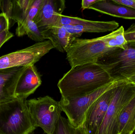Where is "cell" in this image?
I'll return each mask as SVG.
<instances>
[{
  "label": "cell",
  "instance_id": "cell-1",
  "mask_svg": "<svg viewBox=\"0 0 135 134\" xmlns=\"http://www.w3.org/2000/svg\"><path fill=\"white\" fill-rule=\"evenodd\" d=\"M106 70L97 63L79 65L70 69L58 83L62 98H74L92 93L113 81Z\"/></svg>",
  "mask_w": 135,
  "mask_h": 134
},
{
  "label": "cell",
  "instance_id": "cell-2",
  "mask_svg": "<svg viewBox=\"0 0 135 134\" xmlns=\"http://www.w3.org/2000/svg\"><path fill=\"white\" fill-rule=\"evenodd\" d=\"M26 101L16 98L0 104V134H33L37 127Z\"/></svg>",
  "mask_w": 135,
  "mask_h": 134
},
{
  "label": "cell",
  "instance_id": "cell-3",
  "mask_svg": "<svg viewBox=\"0 0 135 134\" xmlns=\"http://www.w3.org/2000/svg\"><path fill=\"white\" fill-rule=\"evenodd\" d=\"M96 63L103 67L113 80L135 76V42H127L125 49L115 48L102 56Z\"/></svg>",
  "mask_w": 135,
  "mask_h": 134
},
{
  "label": "cell",
  "instance_id": "cell-4",
  "mask_svg": "<svg viewBox=\"0 0 135 134\" xmlns=\"http://www.w3.org/2000/svg\"><path fill=\"white\" fill-rule=\"evenodd\" d=\"M135 96V83L128 79L116 87L102 124L96 134H119L120 115Z\"/></svg>",
  "mask_w": 135,
  "mask_h": 134
},
{
  "label": "cell",
  "instance_id": "cell-5",
  "mask_svg": "<svg viewBox=\"0 0 135 134\" xmlns=\"http://www.w3.org/2000/svg\"><path fill=\"white\" fill-rule=\"evenodd\" d=\"M127 79H116L110 82L92 93L74 98H61L59 101L62 111L65 113L71 124L75 127H81L85 115L91 105L109 90L123 83Z\"/></svg>",
  "mask_w": 135,
  "mask_h": 134
},
{
  "label": "cell",
  "instance_id": "cell-6",
  "mask_svg": "<svg viewBox=\"0 0 135 134\" xmlns=\"http://www.w3.org/2000/svg\"><path fill=\"white\" fill-rule=\"evenodd\" d=\"M26 102L36 127L42 128L46 134H53L62 111L59 101L46 96Z\"/></svg>",
  "mask_w": 135,
  "mask_h": 134
},
{
  "label": "cell",
  "instance_id": "cell-7",
  "mask_svg": "<svg viewBox=\"0 0 135 134\" xmlns=\"http://www.w3.org/2000/svg\"><path fill=\"white\" fill-rule=\"evenodd\" d=\"M113 49L108 47L100 37L92 39L76 37L66 51V59L71 68L95 63L102 56Z\"/></svg>",
  "mask_w": 135,
  "mask_h": 134
},
{
  "label": "cell",
  "instance_id": "cell-8",
  "mask_svg": "<svg viewBox=\"0 0 135 134\" xmlns=\"http://www.w3.org/2000/svg\"><path fill=\"white\" fill-rule=\"evenodd\" d=\"M54 48L52 42L47 40L4 55L0 57V69L34 65Z\"/></svg>",
  "mask_w": 135,
  "mask_h": 134
},
{
  "label": "cell",
  "instance_id": "cell-9",
  "mask_svg": "<svg viewBox=\"0 0 135 134\" xmlns=\"http://www.w3.org/2000/svg\"><path fill=\"white\" fill-rule=\"evenodd\" d=\"M55 26H62L77 37L84 33H104L113 31L119 26L116 21H94L61 15Z\"/></svg>",
  "mask_w": 135,
  "mask_h": 134
},
{
  "label": "cell",
  "instance_id": "cell-10",
  "mask_svg": "<svg viewBox=\"0 0 135 134\" xmlns=\"http://www.w3.org/2000/svg\"><path fill=\"white\" fill-rule=\"evenodd\" d=\"M116 87L104 93L86 111L82 126L86 134H96L98 131L113 97Z\"/></svg>",
  "mask_w": 135,
  "mask_h": 134
},
{
  "label": "cell",
  "instance_id": "cell-11",
  "mask_svg": "<svg viewBox=\"0 0 135 134\" xmlns=\"http://www.w3.org/2000/svg\"><path fill=\"white\" fill-rule=\"evenodd\" d=\"M66 8L64 0H43L33 21L41 31L57 24Z\"/></svg>",
  "mask_w": 135,
  "mask_h": 134
},
{
  "label": "cell",
  "instance_id": "cell-12",
  "mask_svg": "<svg viewBox=\"0 0 135 134\" xmlns=\"http://www.w3.org/2000/svg\"><path fill=\"white\" fill-rule=\"evenodd\" d=\"M41 76L34 65L25 67L19 78L15 92L16 98L26 100L41 85Z\"/></svg>",
  "mask_w": 135,
  "mask_h": 134
},
{
  "label": "cell",
  "instance_id": "cell-13",
  "mask_svg": "<svg viewBox=\"0 0 135 134\" xmlns=\"http://www.w3.org/2000/svg\"><path fill=\"white\" fill-rule=\"evenodd\" d=\"M25 67L0 69V104L16 98L15 92L17 84Z\"/></svg>",
  "mask_w": 135,
  "mask_h": 134
},
{
  "label": "cell",
  "instance_id": "cell-14",
  "mask_svg": "<svg viewBox=\"0 0 135 134\" xmlns=\"http://www.w3.org/2000/svg\"><path fill=\"white\" fill-rule=\"evenodd\" d=\"M44 39L50 40L54 48L61 52H66L75 38L62 26H55L41 31Z\"/></svg>",
  "mask_w": 135,
  "mask_h": 134
},
{
  "label": "cell",
  "instance_id": "cell-15",
  "mask_svg": "<svg viewBox=\"0 0 135 134\" xmlns=\"http://www.w3.org/2000/svg\"><path fill=\"white\" fill-rule=\"evenodd\" d=\"M89 9L103 14L126 19L135 20V10L124 6L117 4L112 1L98 0Z\"/></svg>",
  "mask_w": 135,
  "mask_h": 134
},
{
  "label": "cell",
  "instance_id": "cell-16",
  "mask_svg": "<svg viewBox=\"0 0 135 134\" xmlns=\"http://www.w3.org/2000/svg\"><path fill=\"white\" fill-rule=\"evenodd\" d=\"M135 133V96L122 110L118 122V134Z\"/></svg>",
  "mask_w": 135,
  "mask_h": 134
},
{
  "label": "cell",
  "instance_id": "cell-17",
  "mask_svg": "<svg viewBox=\"0 0 135 134\" xmlns=\"http://www.w3.org/2000/svg\"><path fill=\"white\" fill-rule=\"evenodd\" d=\"M16 35L18 37L27 35L32 40L37 42L45 40L42 32L33 20H29L21 26H17Z\"/></svg>",
  "mask_w": 135,
  "mask_h": 134
},
{
  "label": "cell",
  "instance_id": "cell-18",
  "mask_svg": "<svg viewBox=\"0 0 135 134\" xmlns=\"http://www.w3.org/2000/svg\"><path fill=\"white\" fill-rule=\"evenodd\" d=\"M124 28L121 26L112 33L100 38L109 48L125 49L127 42L124 37Z\"/></svg>",
  "mask_w": 135,
  "mask_h": 134
},
{
  "label": "cell",
  "instance_id": "cell-19",
  "mask_svg": "<svg viewBox=\"0 0 135 134\" xmlns=\"http://www.w3.org/2000/svg\"><path fill=\"white\" fill-rule=\"evenodd\" d=\"M32 0H13V19L21 24L27 14Z\"/></svg>",
  "mask_w": 135,
  "mask_h": 134
},
{
  "label": "cell",
  "instance_id": "cell-20",
  "mask_svg": "<svg viewBox=\"0 0 135 134\" xmlns=\"http://www.w3.org/2000/svg\"><path fill=\"white\" fill-rule=\"evenodd\" d=\"M52 134H86L82 127L73 126L68 120L61 115L59 117L55 130Z\"/></svg>",
  "mask_w": 135,
  "mask_h": 134
},
{
  "label": "cell",
  "instance_id": "cell-21",
  "mask_svg": "<svg viewBox=\"0 0 135 134\" xmlns=\"http://www.w3.org/2000/svg\"><path fill=\"white\" fill-rule=\"evenodd\" d=\"M0 9L8 18L10 29L16 22L13 19V0H0Z\"/></svg>",
  "mask_w": 135,
  "mask_h": 134
},
{
  "label": "cell",
  "instance_id": "cell-22",
  "mask_svg": "<svg viewBox=\"0 0 135 134\" xmlns=\"http://www.w3.org/2000/svg\"><path fill=\"white\" fill-rule=\"evenodd\" d=\"M42 1L43 0H32L26 17L23 22L17 26H20L27 20H34L39 10Z\"/></svg>",
  "mask_w": 135,
  "mask_h": 134
},
{
  "label": "cell",
  "instance_id": "cell-23",
  "mask_svg": "<svg viewBox=\"0 0 135 134\" xmlns=\"http://www.w3.org/2000/svg\"><path fill=\"white\" fill-rule=\"evenodd\" d=\"M124 36L127 42H135V23L124 31Z\"/></svg>",
  "mask_w": 135,
  "mask_h": 134
},
{
  "label": "cell",
  "instance_id": "cell-24",
  "mask_svg": "<svg viewBox=\"0 0 135 134\" xmlns=\"http://www.w3.org/2000/svg\"><path fill=\"white\" fill-rule=\"evenodd\" d=\"M8 20L4 13H0V34L4 31L9 30Z\"/></svg>",
  "mask_w": 135,
  "mask_h": 134
},
{
  "label": "cell",
  "instance_id": "cell-25",
  "mask_svg": "<svg viewBox=\"0 0 135 134\" xmlns=\"http://www.w3.org/2000/svg\"><path fill=\"white\" fill-rule=\"evenodd\" d=\"M13 37V34L7 30L0 34V48L8 40Z\"/></svg>",
  "mask_w": 135,
  "mask_h": 134
},
{
  "label": "cell",
  "instance_id": "cell-26",
  "mask_svg": "<svg viewBox=\"0 0 135 134\" xmlns=\"http://www.w3.org/2000/svg\"><path fill=\"white\" fill-rule=\"evenodd\" d=\"M117 4L124 6L135 10V0H112Z\"/></svg>",
  "mask_w": 135,
  "mask_h": 134
},
{
  "label": "cell",
  "instance_id": "cell-27",
  "mask_svg": "<svg viewBox=\"0 0 135 134\" xmlns=\"http://www.w3.org/2000/svg\"><path fill=\"white\" fill-rule=\"evenodd\" d=\"M98 0H83L81 2V9L85 10L86 9L89 8L90 7Z\"/></svg>",
  "mask_w": 135,
  "mask_h": 134
},
{
  "label": "cell",
  "instance_id": "cell-28",
  "mask_svg": "<svg viewBox=\"0 0 135 134\" xmlns=\"http://www.w3.org/2000/svg\"><path fill=\"white\" fill-rule=\"evenodd\" d=\"M130 81H131V82H133V83H135V77H133V78H131L129 79Z\"/></svg>",
  "mask_w": 135,
  "mask_h": 134
}]
</instances>
